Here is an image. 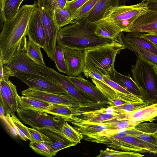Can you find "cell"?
<instances>
[{"label":"cell","mask_w":157,"mask_h":157,"mask_svg":"<svg viewBox=\"0 0 157 157\" xmlns=\"http://www.w3.org/2000/svg\"><path fill=\"white\" fill-rule=\"evenodd\" d=\"M125 114L112 115L107 114L105 108L91 111H83L80 109L76 113L70 117L63 119L67 122H74L79 123H87L93 124L103 123L113 119H124Z\"/></svg>","instance_id":"obj_11"},{"label":"cell","mask_w":157,"mask_h":157,"mask_svg":"<svg viewBox=\"0 0 157 157\" xmlns=\"http://www.w3.org/2000/svg\"><path fill=\"white\" fill-rule=\"evenodd\" d=\"M65 60L68 76L79 75L85 65V50L63 47Z\"/></svg>","instance_id":"obj_16"},{"label":"cell","mask_w":157,"mask_h":157,"mask_svg":"<svg viewBox=\"0 0 157 157\" xmlns=\"http://www.w3.org/2000/svg\"><path fill=\"white\" fill-rule=\"evenodd\" d=\"M54 61L58 70L63 73L67 74V68L64 56L63 47L56 45L54 56Z\"/></svg>","instance_id":"obj_39"},{"label":"cell","mask_w":157,"mask_h":157,"mask_svg":"<svg viewBox=\"0 0 157 157\" xmlns=\"http://www.w3.org/2000/svg\"><path fill=\"white\" fill-rule=\"evenodd\" d=\"M3 65L2 59L0 58V79H2L3 75Z\"/></svg>","instance_id":"obj_49"},{"label":"cell","mask_w":157,"mask_h":157,"mask_svg":"<svg viewBox=\"0 0 157 157\" xmlns=\"http://www.w3.org/2000/svg\"><path fill=\"white\" fill-rule=\"evenodd\" d=\"M88 0H89L68 1L65 8L72 18L75 13Z\"/></svg>","instance_id":"obj_42"},{"label":"cell","mask_w":157,"mask_h":157,"mask_svg":"<svg viewBox=\"0 0 157 157\" xmlns=\"http://www.w3.org/2000/svg\"><path fill=\"white\" fill-rule=\"evenodd\" d=\"M59 131L70 140L77 144L80 143L81 140L83 138L82 133L65 121Z\"/></svg>","instance_id":"obj_34"},{"label":"cell","mask_w":157,"mask_h":157,"mask_svg":"<svg viewBox=\"0 0 157 157\" xmlns=\"http://www.w3.org/2000/svg\"><path fill=\"white\" fill-rule=\"evenodd\" d=\"M148 9L147 3L142 2L134 5L111 6L101 20L112 22L122 32Z\"/></svg>","instance_id":"obj_5"},{"label":"cell","mask_w":157,"mask_h":157,"mask_svg":"<svg viewBox=\"0 0 157 157\" xmlns=\"http://www.w3.org/2000/svg\"><path fill=\"white\" fill-rule=\"evenodd\" d=\"M21 94L23 96L32 97L50 104L72 105L81 109L78 103L68 94L42 91L30 87L22 91Z\"/></svg>","instance_id":"obj_14"},{"label":"cell","mask_w":157,"mask_h":157,"mask_svg":"<svg viewBox=\"0 0 157 157\" xmlns=\"http://www.w3.org/2000/svg\"><path fill=\"white\" fill-rule=\"evenodd\" d=\"M37 9L45 32L46 42L44 50L48 56L54 61L58 33L61 29L57 25L54 16V10L40 6L36 2Z\"/></svg>","instance_id":"obj_7"},{"label":"cell","mask_w":157,"mask_h":157,"mask_svg":"<svg viewBox=\"0 0 157 157\" xmlns=\"http://www.w3.org/2000/svg\"><path fill=\"white\" fill-rule=\"evenodd\" d=\"M129 0H120L119 5H124L125 4L129 1Z\"/></svg>","instance_id":"obj_52"},{"label":"cell","mask_w":157,"mask_h":157,"mask_svg":"<svg viewBox=\"0 0 157 157\" xmlns=\"http://www.w3.org/2000/svg\"><path fill=\"white\" fill-rule=\"evenodd\" d=\"M51 104L32 97L20 96L19 111L29 109L45 112Z\"/></svg>","instance_id":"obj_29"},{"label":"cell","mask_w":157,"mask_h":157,"mask_svg":"<svg viewBox=\"0 0 157 157\" xmlns=\"http://www.w3.org/2000/svg\"><path fill=\"white\" fill-rule=\"evenodd\" d=\"M74 127L83 137L93 135L106 130H111V127L104 123L93 124L70 122Z\"/></svg>","instance_id":"obj_26"},{"label":"cell","mask_w":157,"mask_h":157,"mask_svg":"<svg viewBox=\"0 0 157 157\" xmlns=\"http://www.w3.org/2000/svg\"><path fill=\"white\" fill-rule=\"evenodd\" d=\"M125 36L127 40L132 44L157 56V47L143 37L141 35V33L128 32Z\"/></svg>","instance_id":"obj_27"},{"label":"cell","mask_w":157,"mask_h":157,"mask_svg":"<svg viewBox=\"0 0 157 157\" xmlns=\"http://www.w3.org/2000/svg\"><path fill=\"white\" fill-rule=\"evenodd\" d=\"M141 2L147 3L149 9L157 10V0H142Z\"/></svg>","instance_id":"obj_48"},{"label":"cell","mask_w":157,"mask_h":157,"mask_svg":"<svg viewBox=\"0 0 157 157\" xmlns=\"http://www.w3.org/2000/svg\"><path fill=\"white\" fill-rule=\"evenodd\" d=\"M5 65L13 76L18 73L41 75L36 67V65L27 55L26 49L20 50Z\"/></svg>","instance_id":"obj_13"},{"label":"cell","mask_w":157,"mask_h":157,"mask_svg":"<svg viewBox=\"0 0 157 157\" xmlns=\"http://www.w3.org/2000/svg\"><path fill=\"white\" fill-rule=\"evenodd\" d=\"M6 117L15 129L20 139L24 141L30 140L31 137L27 127L24 125L15 114L6 115Z\"/></svg>","instance_id":"obj_32"},{"label":"cell","mask_w":157,"mask_h":157,"mask_svg":"<svg viewBox=\"0 0 157 157\" xmlns=\"http://www.w3.org/2000/svg\"><path fill=\"white\" fill-rule=\"evenodd\" d=\"M154 134L157 136V130L154 132Z\"/></svg>","instance_id":"obj_54"},{"label":"cell","mask_w":157,"mask_h":157,"mask_svg":"<svg viewBox=\"0 0 157 157\" xmlns=\"http://www.w3.org/2000/svg\"><path fill=\"white\" fill-rule=\"evenodd\" d=\"M154 67L137 58L131 69L134 81L152 103H157V75Z\"/></svg>","instance_id":"obj_4"},{"label":"cell","mask_w":157,"mask_h":157,"mask_svg":"<svg viewBox=\"0 0 157 157\" xmlns=\"http://www.w3.org/2000/svg\"><path fill=\"white\" fill-rule=\"evenodd\" d=\"M128 135L140 139L152 146L157 151V136L154 133L144 132L134 127L127 129Z\"/></svg>","instance_id":"obj_33"},{"label":"cell","mask_w":157,"mask_h":157,"mask_svg":"<svg viewBox=\"0 0 157 157\" xmlns=\"http://www.w3.org/2000/svg\"><path fill=\"white\" fill-rule=\"evenodd\" d=\"M80 109L72 105L52 104L45 112L52 115L61 117L63 119L78 113Z\"/></svg>","instance_id":"obj_30"},{"label":"cell","mask_w":157,"mask_h":157,"mask_svg":"<svg viewBox=\"0 0 157 157\" xmlns=\"http://www.w3.org/2000/svg\"><path fill=\"white\" fill-rule=\"evenodd\" d=\"M29 146L36 152L46 157L56 155V153L46 143L30 141Z\"/></svg>","instance_id":"obj_38"},{"label":"cell","mask_w":157,"mask_h":157,"mask_svg":"<svg viewBox=\"0 0 157 157\" xmlns=\"http://www.w3.org/2000/svg\"><path fill=\"white\" fill-rule=\"evenodd\" d=\"M96 23L89 21L85 17L61 28L58 33L57 42L64 47L85 50L105 45L114 41L96 35Z\"/></svg>","instance_id":"obj_2"},{"label":"cell","mask_w":157,"mask_h":157,"mask_svg":"<svg viewBox=\"0 0 157 157\" xmlns=\"http://www.w3.org/2000/svg\"><path fill=\"white\" fill-rule=\"evenodd\" d=\"M36 129L50 139L52 142L46 144L56 153L61 150L77 144L70 140L59 130L47 128Z\"/></svg>","instance_id":"obj_21"},{"label":"cell","mask_w":157,"mask_h":157,"mask_svg":"<svg viewBox=\"0 0 157 157\" xmlns=\"http://www.w3.org/2000/svg\"><path fill=\"white\" fill-rule=\"evenodd\" d=\"M105 144L108 147L118 150L157 155V151L151 145L130 135L111 140Z\"/></svg>","instance_id":"obj_10"},{"label":"cell","mask_w":157,"mask_h":157,"mask_svg":"<svg viewBox=\"0 0 157 157\" xmlns=\"http://www.w3.org/2000/svg\"><path fill=\"white\" fill-rule=\"evenodd\" d=\"M36 67L42 74L55 81L60 85L72 98L79 105L80 109L94 108L101 105L88 98L75 87L67 76L61 74L52 68L36 65Z\"/></svg>","instance_id":"obj_6"},{"label":"cell","mask_w":157,"mask_h":157,"mask_svg":"<svg viewBox=\"0 0 157 157\" xmlns=\"http://www.w3.org/2000/svg\"><path fill=\"white\" fill-rule=\"evenodd\" d=\"M0 31L2 30L3 25V23L4 22L2 18V17L1 15H0Z\"/></svg>","instance_id":"obj_51"},{"label":"cell","mask_w":157,"mask_h":157,"mask_svg":"<svg viewBox=\"0 0 157 157\" xmlns=\"http://www.w3.org/2000/svg\"><path fill=\"white\" fill-rule=\"evenodd\" d=\"M156 120H157V118L156 119Z\"/></svg>","instance_id":"obj_55"},{"label":"cell","mask_w":157,"mask_h":157,"mask_svg":"<svg viewBox=\"0 0 157 157\" xmlns=\"http://www.w3.org/2000/svg\"><path fill=\"white\" fill-rule=\"evenodd\" d=\"M67 78L76 89L88 98L101 105L107 104L108 99L94 84L80 75L68 76Z\"/></svg>","instance_id":"obj_17"},{"label":"cell","mask_w":157,"mask_h":157,"mask_svg":"<svg viewBox=\"0 0 157 157\" xmlns=\"http://www.w3.org/2000/svg\"><path fill=\"white\" fill-rule=\"evenodd\" d=\"M122 32L157 33V10L149 8Z\"/></svg>","instance_id":"obj_15"},{"label":"cell","mask_w":157,"mask_h":157,"mask_svg":"<svg viewBox=\"0 0 157 157\" xmlns=\"http://www.w3.org/2000/svg\"><path fill=\"white\" fill-rule=\"evenodd\" d=\"M24 0H0V15L4 22L17 14L20 6Z\"/></svg>","instance_id":"obj_28"},{"label":"cell","mask_w":157,"mask_h":157,"mask_svg":"<svg viewBox=\"0 0 157 157\" xmlns=\"http://www.w3.org/2000/svg\"><path fill=\"white\" fill-rule=\"evenodd\" d=\"M105 124L112 126L113 129L132 128L134 127L137 124L133 121L126 119L122 120L113 123Z\"/></svg>","instance_id":"obj_44"},{"label":"cell","mask_w":157,"mask_h":157,"mask_svg":"<svg viewBox=\"0 0 157 157\" xmlns=\"http://www.w3.org/2000/svg\"><path fill=\"white\" fill-rule=\"evenodd\" d=\"M125 48L124 45L114 41L105 45L85 50V65L83 71H91L108 76L115 69L117 55Z\"/></svg>","instance_id":"obj_3"},{"label":"cell","mask_w":157,"mask_h":157,"mask_svg":"<svg viewBox=\"0 0 157 157\" xmlns=\"http://www.w3.org/2000/svg\"><path fill=\"white\" fill-rule=\"evenodd\" d=\"M120 0H99L96 5L88 14V20L97 22L101 20L108 8L119 5Z\"/></svg>","instance_id":"obj_25"},{"label":"cell","mask_w":157,"mask_h":157,"mask_svg":"<svg viewBox=\"0 0 157 157\" xmlns=\"http://www.w3.org/2000/svg\"><path fill=\"white\" fill-rule=\"evenodd\" d=\"M128 103L123 100L117 99L113 101H108L107 104L109 105V106L113 107L120 106Z\"/></svg>","instance_id":"obj_47"},{"label":"cell","mask_w":157,"mask_h":157,"mask_svg":"<svg viewBox=\"0 0 157 157\" xmlns=\"http://www.w3.org/2000/svg\"><path fill=\"white\" fill-rule=\"evenodd\" d=\"M29 40L39 45L41 48L44 47L46 37L39 12L36 8L30 19L27 30Z\"/></svg>","instance_id":"obj_19"},{"label":"cell","mask_w":157,"mask_h":157,"mask_svg":"<svg viewBox=\"0 0 157 157\" xmlns=\"http://www.w3.org/2000/svg\"><path fill=\"white\" fill-rule=\"evenodd\" d=\"M14 77L29 87L36 90L59 94H68L59 84L42 74L40 75L18 73L15 74Z\"/></svg>","instance_id":"obj_9"},{"label":"cell","mask_w":157,"mask_h":157,"mask_svg":"<svg viewBox=\"0 0 157 157\" xmlns=\"http://www.w3.org/2000/svg\"><path fill=\"white\" fill-rule=\"evenodd\" d=\"M125 114V119L137 124L145 122H152L157 118V103H152Z\"/></svg>","instance_id":"obj_22"},{"label":"cell","mask_w":157,"mask_h":157,"mask_svg":"<svg viewBox=\"0 0 157 157\" xmlns=\"http://www.w3.org/2000/svg\"><path fill=\"white\" fill-rule=\"evenodd\" d=\"M144 156L138 152L120 151L107 148L104 150H100L99 154L97 157H142Z\"/></svg>","instance_id":"obj_35"},{"label":"cell","mask_w":157,"mask_h":157,"mask_svg":"<svg viewBox=\"0 0 157 157\" xmlns=\"http://www.w3.org/2000/svg\"><path fill=\"white\" fill-rule=\"evenodd\" d=\"M117 40L119 43L124 46L126 48L133 52L137 58L154 66H157V56L131 44L126 39L123 32L120 33Z\"/></svg>","instance_id":"obj_23"},{"label":"cell","mask_w":157,"mask_h":157,"mask_svg":"<svg viewBox=\"0 0 157 157\" xmlns=\"http://www.w3.org/2000/svg\"><path fill=\"white\" fill-rule=\"evenodd\" d=\"M30 136L31 142H43L46 143H51L52 141L46 136L38 130L34 128L27 127Z\"/></svg>","instance_id":"obj_41"},{"label":"cell","mask_w":157,"mask_h":157,"mask_svg":"<svg viewBox=\"0 0 157 157\" xmlns=\"http://www.w3.org/2000/svg\"><path fill=\"white\" fill-rule=\"evenodd\" d=\"M41 47L37 44L29 40L27 43L26 53L28 56L37 65L45 66Z\"/></svg>","instance_id":"obj_31"},{"label":"cell","mask_w":157,"mask_h":157,"mask_svg":"<svg viewBox=\"0 0 157 157\" xmlns=\"http://www.w3.org/2000/svg\"><path fill=\"white\" fill-rule=\"evenodd\" d=\"M99 0H89L86 2L75 13L72 18L74 21L85 17L94 7Z\"/></svg>","instance_id":"obj_40"},{"label":"cell","mask_w":157,"mask_h":157,"mask_svg":"<svg viewBox=\"0 0 157 157\" xmlns=\"http://www.w3.org/2000/svg\"><path fill=\"white\" fill-rule=\"evenodd\" d=\"M141 35L157 47V33H141Z\"/></svg>","instance_id":"obj_46"},{"label":"cell","mask_w":157,"mask_h":157,"mask_svg":"<svg viewBox=\"0 0 157 157\" xmlns=\"http://www.w3.org/2000/svg\"><path fill=\"white\" fill-rule=\"evenodd\" d=\"M134 128L144 132L154 133L157 130V124L143 122L137 124Z\"/></svg>","instance_id":"obj_43"},{"label":"cell","mask_w":157,"mask_h":157,"mask_svg":"<svg viewBox=\"0 0 157 157\" xmlns=\"http://www.w3.org/2000/svg\"><path fill=\"white\" fill-rule=\"evenodd\" d=\"M0 103L6 115H15L19 111L20 97L16 86L9 79L0 80Z\"/></svg>","instance_id":"obj_12"},{"label":"cell","mask_w":157,"mask_h":157,"mask_svg":"<svg viewBox=\"0 0 157 157\" xmlns=\"http://www.w3.org/2000/svg\"><path fill=\"white\" fill-rule=\"evenodd\" d=\"M91 80L97 88L108 99V101L119 99L128 103L141 102L145 101L135 95H129L121 92L113 88L104 82L95 78Z\"/></svg>","instance_id":"obj_18"},{"label":"cell","mask_w":157,"mask_h":157,"mask_svg":"<svg viewBox=\"0 0 157 157\" xmlns=\"http://www.w3.org/2000/svg\"><path fill=\"white\" fill-rule=\"evenodd\" d=\"M54 16L57 25L60 28L69 24L75 22L65 7L56 8L54 11Z\"/></svg>","instance_id":"obj_36"},{"label":"cell","mask_w":157,"mask_h":157,"mask_svg":"<svg viewBox=\"0 0 157 157\" xmlns=\"http://www.w3.org/2000/svg\"><path fill=\"white\" fill-rule=\"evenodd\" d=\"M108 77L134 95L142 98L144 101H148L146 95L129 74H128L127 76L122 75L114 69L109 73Z\"/></svg>","instance_id":"obj_20"},{"label":"cell","mask_w":157,"mask_h":157,"mask_svg":"<svg viewBox=\"0 0 157 157\" xmlns=\"http://www.w3.org/2000/svg\"><path fill=\"white\" fill-rule=\"evenodd\" d=\"M154 69L155 70L157 75V66H154Z\"/></svg>","instance_id":"obj_53"},{"label":"cell","mask_w":157,"mask_h":157,"mask_svg":"<svg viewBox=\"0 0 157 157\" xmlns=\"http://www.w3.org/2000/svg\"><path fill=\"white\" fill-rule=\"evenodd\" d=\"M36 2L24 5L12 19L4 22L0 34V58L6 64L20 50L26 49L28 25Z\"/></svg>","instance_id":"obj_1"},{"label":"cell","mask_w":157,"mask_h":157,"mask_svg":"<svg viewBox=\"0 0 157 157\" xmlns=\"http://www.w3.org/2000/svg\"><path fill=\"white\" fill-rule=\"evenodd\" d=\"M37 3L40 6L53 10L56 8V0H37Z\"/></svg>","instance_id":"obj_45"},{"label":"cell","mask_w":157,"mask_h":157,"mask_svg":"<svg viewBox=\"0 0 157 157\" xmlns=\"http://www.w3.org/2000/svg\"><path fill=\"white\" fill-rule=\"evenodd\" d=\"M0 117L1 118H4L5 117V114H6V113L3 107L1 104L0 103Z\"/></svg>","instance_id":"obj_50"},{"label":"cell","mask_w":157,"mask_h":157,"mask_svg":"<svg viewBox=\"0 0 157 157\" xmlns=\"http://www.w3.org/2000/svg\"><path fill=\"white\" fill-rule=\"evenodd\" d=\"M151 104L149 101H145L141 102L128 103L120 106L112 107L117 112L123 114L135 111Z\"/></svg>","instance_id":"obj_37"},{"label":"cell","mask_w":157,"mask_h":157,"mask_svg":"<svg viewBox=\"0 0 157 157\" xmlns=\"http://www.w3.org/2000/svg\"><path fill=\"white\" fill-rule=\"evenodd\" d=\"M25 124L36 129L52 128L59 130L65 121L62 117L48 114L44 112L32 110H20L17 113Z\"/></svg>","instance_id":"obj_8"},{"label":"cell","mask_w":157,"mask_h":157,"mask_svg":"<svg viewBox=\"0 0 157 157\" xmlns=\"http://www.w3.org/2000/svg\"><path fill=\"white\" fill-rule=\"evenodd\" d=\"M121 32L118 27L111 22L100 20L96 22L94 33L98 36L118 42V36Z\"/></svg>","instance_id":"obj_24"}]
</instances>
